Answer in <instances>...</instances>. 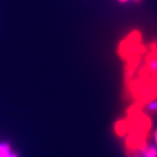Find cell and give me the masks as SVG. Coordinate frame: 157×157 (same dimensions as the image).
I'll use <instances>...</instances> for the list:
<instances>
[{"label": "cell", "instance_id": "obj_7", "mask_svg": "<svg viewBox=\"0 0 157 157\" xmlns=\"http://www.w3.org/2000/svg\"><path fill=\"white\" fill-rule=\"evenodd\" d=\"M148 109L152 113H157V101H151L148 103Z\"/></svg>", "mask_w": 157, "mask_h": 157}, {"label": "cell", "instance_id": "obj_4", "mask_svg": "<svg viewBox=\"0 0 157 157\" xmlns=\"http://www.w3.org/2000/svg\"><path fill=\"white\" fill-rule=\"evenodd\" d=\"M114 131L118 136H124L128 133V126H127V122L125 119H121L115 122Z\"/></svg>", "mask_w": 157, "mask_h": 157}, {"label": "cell", "instance_id": "obj_2", "mask_svg": "<svg viewBox=\"0 0 157 157\" xmlns=\"http://www.w3.org/2000/svg\"><path fill=\"white\" fill-rule=\"evenodd\" d=\"M125 121L129 133L125 142L126 153L128 156L139 157L147 147V140L151 128V119L142 112L141 107L134 104L128 109Z\"/></svg>", "mask_w": 157, "mask_h": 157}, {"label": "cell", "instance_id": "obj_1", "mask_svg": "<svg viewBox=\"0 0 157 157\" xmlns=\"http://www.w3.org/2000/svg\"><path fill=\"white\" fill-rule=\"evenodd\" d=\"M126 89L134 104L140 107L157 99V41L150 45L137 77L126 85Z\"/></svg>", "mask_w": 157, "mask_h": 157}, {"label": "cell", "instance_id": "obj_8", "mask_svg": "<svg viewBox=\"0 0 157 157\" xmlns=\"http://www.w3.org/2000/svg\"><path fill=\"white\" fill-rule=\"evenodd\" d=\"M155 140H156L157 142V130L155 131Z\"/></svg>", "mask_w": 157, "mask_h": 157}, {"label": "cell", "instance_id": "obj_3", "mask_svg": "<svg viewBox=\"0 0 157 157\" xmlns=\"http://www.w3.org/2000/svg\"><path fill=\"white\" fill-rule=\"evenodd\" d=\"M141 35L138 31H134L124 39L119 46L118 52L121 59L125 60L124 70L125 85L128 84L134 77L136 69L140 64L141 56L146 52V49L140 44Z\"/></svg>", "mask_w": 157, "mask_h": 157}, {"label": "cell", "instance_id": "obj_9", "mask_svg": "<svg viewBox=\"0 0 157 157\" xmlns=\"http://www.w3.org/2000/svg\"><path fill=\"white\" fill-rule=\"evenodd\" d=\"M121 2H126V1H128V0H120ZM135 1H139V0H135Z\"/></svg>", "mask_w": 157, "mask_h": 157}, {"label": "cell", "instance_id": "obj_6", "mask_svg": "<svg viewBox=\"0 0 157 157\" xmlns=\"http://www.w3.org/2000/svg\"><path fill=\"white\" fill-rule=\"evenodd\" d=\"M143 154L145 157H157V149L154 147H147Z\"/></svg>", "mask_w": 157, "mask_h": 157}, {"label": "cell", "instance_id": "obj_5", "mask_svg": "<svg viewBox=\"0 0 157 157\" xmlns=\"http://www.w3.org/2000/svg\"><path fill=\"white\" fill-rule=\"evenodd\" d=\"M0 157H17V154L11 151L8 143H0Z\"/></svg>", "mask_w": 157, "mask_h": 157}]
</instances>
